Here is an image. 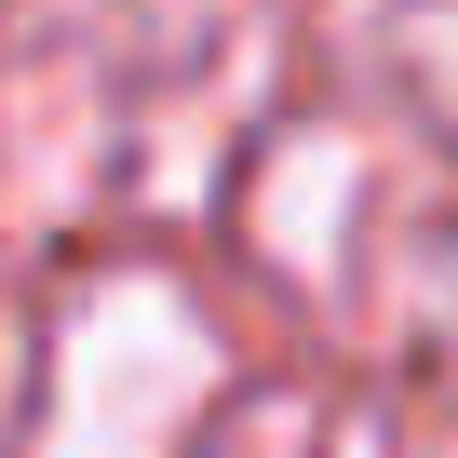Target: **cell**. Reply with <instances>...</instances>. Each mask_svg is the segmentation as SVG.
I'll list each match as a JSON object with an SVG mask.
<instances>
[{
	"label": "cell",
	"instance_id": "obj_1",
	"mask_svg": "<svg viewBox=\"0 0 458 458\" xmlns=\"http://www.w3.org/2000/svg\"><path fill=\"white\" fill-rule=\"evenodd\" d=\"M216 377H229L216 324H202L175 284L108 270V284L68 310V337H55L41 458H175V445H189V418L216 404Z\"/></svg>",
	"mask_w": 458,
	"mask_h": 458
},
{
	"label": "cell",
	"instance_id": "obj_2",
	"mask_svg": "<svg viewBox=\"0 0 458 458\" xmlns=\"http://www.w3.org/2000/svg\"><path fill=\"white\" fill-rule=\"evenodd\" d=\"M337 202H351V148L310 135V148H297V189H270V243H297V257L324 270V216H337Z\"/></svg>",
	"mask_w": 458,
	"mask_h": 458
}]
</instances>
